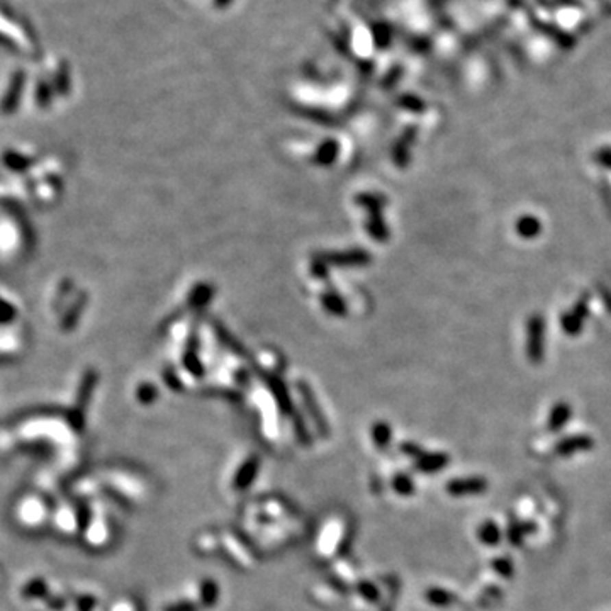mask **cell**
<instances>
[{
    "label": "cell",
    "mask_w": 611,
    "mask_h": 611,
    "mask_svg": "<svg viewBox=\"0 0 611 611\" xmlns=\"http://www.w3.org/2000/svg\"><path fill=\"white\" fill-rule=\"evenodd\" d=\"M442 464L443 462H440V459H437V457H427V459H423L418 462V467H420V469H424V470H431V469H437V467H440Z\"/></svg>",
    "instance_id": "8fae6325"
},
{
    "label": "cell",
    "mask_w": 611,
    "mask_h": 611,
    "mask_svg": "<svg viewBox=\"0 0 611 611\" xmlns=\"http://www.w3.org/2000/svg\"><path fill=\"white\" fill-rule=\"evenodd\" d=\"M374 433H375L374 438H375V442H377V445L384 446L385 443L389 442V430L384 427V424H381V427L375 428Z\"/></svg>",
    "instance_id": "7c38bea8"
},
{
    "label": "cell",
    "mask_w": 611,
    "mask_h": 611,
    "mask_svg": "<svg viewBox=\"0 0 611 611\" xmlns=\"http://www.w3.org/2000/svg\"><path fill=\"white\" fill-rule=\"evenodd\" d=\"M596 160L599 162V165L611 169V148H601L596 153Z\"/></svg>",
    "instance_id": "4fadbf2b"
},
{
    "label": "cell",
    "mask_w": 611,
    "mask_h": 611,
    "mask_svg": "<svg viewBox=\"0 0 611 611\" xmlns=\"http://www.w3.org/2000/svg\"><path fill=\"white\" fill-rule=\"evenodd\" d=\"M516 233L520 235L521 238H537L538 235L542 233V224L540 221L537 219L535 216H521L520 219L516 221Z\"/></svg>",
    "instance_id": "5b68a950"
},
{
    "label": "cell",
    "mask_w": 611,
    "mask_h": 611,
    "mask_svg": "<svg viewBox=\"0 0 611 611\" xmlns=\"http://www.w3.org/2000/svg\"><path fill=\"white\" fill-rule=\"evenodd\" d=\"M55 505H51L46 496L38 492H27L16 501L14 506V520L24 530L38 531L51 521V514Z\"/></svg>",
    "instance_id": "6da1fadb"
},
{
    "label": "cell",
    "mask_w": 611,
    "mask_h": 611,
    "mask_svg": "<svg viewBox=\"0 0 611 611\" xmlns=\"http://www.w3.org/2000/svg\"><path fill=\"white\" fill-rule=\"evenodd\" d=\"M260 469V460L259 459H250L248 462H245V466L238 470L237 479H235V488L237 489H246L255 479L256 472Z\"/></svg>",
    "instance_id": "277c9868"
},
{
    "label": "cell",
    "mask_w": 611,
    "mask_h": 611,
    "mask_svg": "<svg viewBox=\"0 0 611 611\" xmlns=\"http://www.w3.org/2000/svg\"><path fill=\"white\" fill-rule=\"evenodd\" d=\"M527 355L534 363H540L545 355V320L531 314L527 321Z\"/></svg>",
    "instance_id": "7a4b0ae2"
},
{
    "label": "cell",
    "mask_w": 611,
    "mask_h": 611,
    "mask_svg": "<svg viewBox=\"0 0 611 611\" xmlns=\"http://www.w3.org/2000/svg\"><path fill=\"white\" fill-rule=\"evenodd\" d=\"M217 595H219V589L214 581H204L201 586V599L204 606H213L217 601Z\"/></svg>",
    "instance_id": "52a82bcc"
},
{
    "label": "cell",
    "mask_w": 611,
    "mask_h": 611,
    "mask_svg": "<svg viewBox=\"0 0 611 611\" xmlns=\"http://www.w3.org/2000/svg\"><path fill=\"white\" fill-rule=\"evenodd\" d=\"M394 488L398 489L401 494H407V492H411V489H413V484H411V481L407 477L399 475V477H396L394 481Z\"/></svg>",
    "instance_id": "30bf717a"
},
{
    "label": "cell",
    "mask_w": 611,
    "mask_h": 611,
    "mask_svg": "<svg viewBox=\"0 0 611 611\" xmlns=\"http://www.w3.org/2000/svg\"><path fill=\"white\" fill-rule=\"evenodd\" d=\"M588 313H589V296L586 294L581 296L573 309L567 311V313L562 316V330L566 331L567 335H573V337L574 335L581 333L586 318H588Z\"/></svg>",
    "instance_id": "3957f363"
},
{
    "label": "cell",
    "mask_w": 611,
    "mask_h": 611,
    "mask_svg": "<svg viewBox=\"0 0 611 611\" xmlns=\"http://www.w3.org/2000/svg\"><path fill=\"white\" fill-rule=\"evenodd\" d=\"M165 611H197V606H195L194 603L178 601V603H173V605L167 606Z\"/></svg>",
    "instance_id": "5bb4252c"
},
{
    "label": "cell",
    "mask_w": 611,
    "mask_h": 611,
    "mask_svg": "<svg viewBox=\"0 0 611 611\" xmlns=\"http://www.w3.org/2000/svg\"><path fill=\"white\" fill-rule=\"evenodd\" d=\"M95 605H97V601H95V598H92V596H78L77 601H75V610L77 611H94Z\"/></svg>",
    "instance_id": "ba28073f"
},
{
    "label": "cell",
    "mask_w": 611,
    "mask_h": 611,
    "mask_svg": "<svg viewBox=\"0 0 611 611\" xmlns=\"http://www.w3.org/2000/svg\"><path fill=\"white\" fill-rule=\"evenodd\" d=\"M46 595H48V582L41 577H36L33 581L26 582L21 591V596L24 599H45Z\"/></svg>",
    "instance_id": "8992f818"
},
{
    "label": "cell",
    "mask_w": 611,
    "mask_h": 611,
    "mask_svg": "<svg viewBox=\"0 0 611 611\" xmlns=\"http://www.w3.org/2000/svg\"><path fill=\"white\" fill-rule=\"evenodd\" d=\"M359 591L362 592V596L366 599H370V601H375L379 598V591L377 588L372 584V582H360L359 584Z\"/></svg>",
    "instance_id": "9c48e42d"
}]
</instances>
